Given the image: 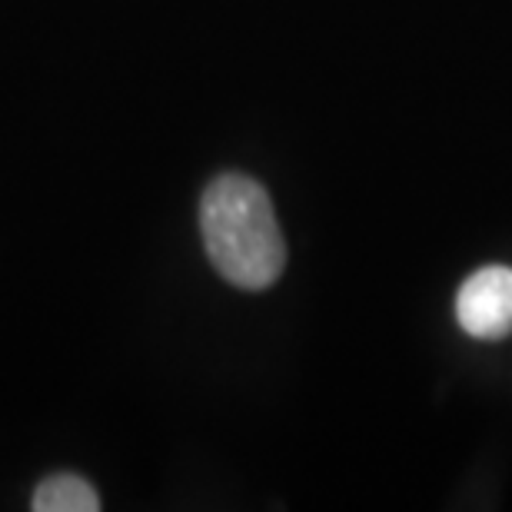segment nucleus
<instances>
[{
    "mask_svg": "<svg viewBox=\"0 0 512 512\" xmlns=\"http://www.w3.org/2000/svg\"><path fill=\"white\" fill-rule=\"evenodd\" d=\"M200 233L223 280L240 290H266L286 266L283 230L270 193L247 173H223L203 190Z\"/></svg>",
    "mask_w": 512,
    "mask_h": 512,
    "instance_id": "f257e3e1",
    "label": "nucleus"
},
{
    "mask_svg": "<svg viewBox=\"0 0 512 512\" xmlns=\"http://www.w3.org/2000/svg\"><path fill=\"white\" fill-rule=\"evenodd\" d=\"M456 320L476 340H503L512 330V266H483L459 286Z\"/></svg>",
    "mask_w": 512,
    "mask_h": 512,
    "instance_id": "f03ea898",
    "label": "nucleus"
},
{
    "mask_svg": "<svg viewBox=\"0 0 512 512\" xmlns=\"http://www.w3.org/2000/svg\"><path fill=\"white\" fill-rule=\"evenodd\" d=\"M34 512H97L100 496L97 489L77 473H57L47 476L34 489Z\"/></svg>",
    "mask_w": 512,
    "mask_h": 512,
    "instance_id": "7ed1b4c3",
    "label": "nucleus"
}]
</instances>
